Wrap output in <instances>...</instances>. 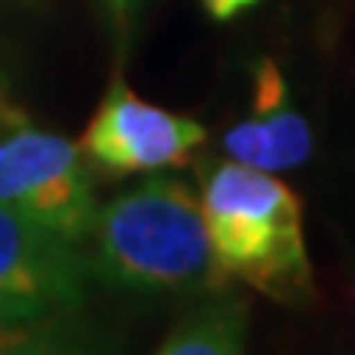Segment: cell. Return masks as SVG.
<instances>
[{
  "instance_id": "1",
  "label": "cell",
  "mask_w": 355,
  "mask_h": 355,
  "mask_svg": "<svg viewBox=\"0 0 355 355\" xmlns=\"http://www.w3.org/2000/svg\"><path fill=\"white\" fill-rule=\"evenodd\" d=\"M89 243V277L145 296H207L230 277L211 250L201 198L181 178L152 175L99 207Z\"/></svg>"
},
{
  "instance_id": "2",
  "label": "cell",
  "mask_w": 355,
  "mask_h": 355,
  "mask_svg": "<svg viewBox=\"0 0 355 355\" xmlns=\"http://www.w3.org/2000/svg\"><path fill=\"white\" fill-rule=\"evenodd\" d=\"M201 211L211 250L230 279L279 306L316 296L303 234V204L273 171L214 162L201 171Z\"/></svg>"
},
{
  "instance_id": "3",
  "label": "cell",
  "mask_w": 355,
  "mask_h": 355,
  "mask_svg": "<svg viewBox=\"0 0 355 355\" xmlns=\"http://www.w3.org/2000/svg\"><path fill=\"white\" fill-rule=\"evenodd\" d=\"M0 204L83 243L99 214L83 145L30 122L0 132Z\"/></svg>"
},
{
  "instance_id": "4",
  "label": "cell",
  "mask_w": 355,
  "mask_h": 355,
  "mask_svg": "<svg viewBox=\"0 0 355 355\" xmlns=\"http://www.w3.org/2000/svg\"><path fill=\"white\" fill-rule=\"evenodd\" d=\"M204 139L207 132L201 122L145 102L122 83V76H115L79 145L105 171L139 175L188 165Z\"/></svg>"
},
{
  "instance_id": "5",
  "label": "cell",
  "mask_w": 355,
  "mask_h": 355,
  "mask_svg": "<svg viewBox=\"0 0 355 355\" xmlns=\"http://www.w3.org/2000/svg\"><path fill=\"white\" fill-rule=\"evenodd\" d=\"M89 266L79 243L56 237L0 204V309L17 322L76 309L86 296Z\"/></svg>"
},
{
  "instance_id": "6",
  "label": "cell",
  "mask_w": 355,
  "mask_h": 355,
  "mask_svg": "<svg viewBox=\"0 0 355 355\" xmlns=\"http://www.w3.org/2000/svg\"><path fill=\"white\" fill-rule=\"evenodd\" d=\"M224 152L260 171H286L303 165L313 152V132L286 102V83L273 60H260L254 83V115L224 135Z\"/></svg>"
},
{
  "instance_id": "7",
  "label": "cell",
  "mask_w": 355,
  "mask_h": 355,
  "mask_svg": "<svg viewBox=\"0 0 355 355\" xmlns=\"http://www.w3.org/2000/svg\"><path fill=\"white\" fill-rule=\"evenodd\" d=\"M250 306L227 290L207 293L168 329L158 352L162 355H237L247 349Z\"/></svg>"
},
{
  "instance_id": "8",
  "label": "cell",
  "mask_w": 355,
  "mask_h": 355,
  "mask_svg": "<svg viewBox=\"0 0 355 355\" xmlns=\"http://www.w3.org/2000/svg\"><path fill=\"white\" fill-rule=\"evenodd\" d=\"M145 3H148V0H96V7H99L109 33H112L115 43H119V50L128 46V40H132L135 26H139V17H141V10H145Z\"/></svg>"
},
{
  "instance_id": "9",
  "label": "cell",
  "mask_w": 355,
  "mask_h": 355,
  "mask_svg": "<svg viewBox=\"0 0 355 355\" xmlns=\"http://www.w3.org/2000/svg\"><path fill=\"white\" fill-rule=\"evenodd\" d=\"M254 3H260V0H204V7H207V13L214 20H234L237 13H243Z\"/></svg>"
},
{
  "instance_id": "10",
  "label": "cell",
  "mask_w": 355,
  "mask_h": 355,
  "mask_svg": "<svg viewBox=\"0 0 355 355\" xmlns=\"http://www.w3.org/2000/svg\"><path fill=\"white\" fill-rule=\"evenodd\" d=\"M20 122H26L24 112L13 105L10 99H7V92H3V86H0V132H7V128L20 125Z\"/></svg>"
},
{
  "instance_id": "11",
  "label": "cell",
  "mask_w": 355,
  "mask_h": 355,
  "mask_svg": "<svg viewBox=\"0 0 355 355\" xmlns=\"http://www.w3.org/2000/svg\"><path fill=\"white\" fill-rule=\"evenodd\" d=\"M0 322H17V319H13V316H7V313L0 309Z\"/></svg>"
}]
</instances>
